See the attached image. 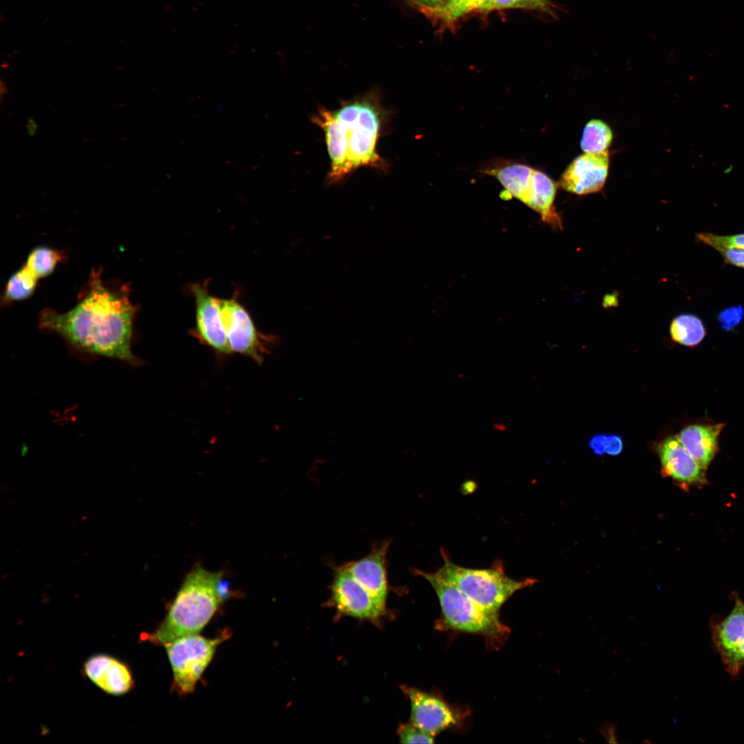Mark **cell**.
I'll return each instance as SVG.
<instances>
[{
    "label": "cell",
    "mask_w": 744,
    "mask_h": 744,
    "mask_svg": "<svg viewBox=\"0 0 744 744\" xmlns=\"http://www.w3.org/2000/svg\"><path fill=\"white\" fill-rule=\"evenodd\" d=\"M712 248L723 256L727 263L744 268V249L721 246H714Z\"/></svg>",
    "instance_id": "cell-27"
},
{
    "label": "cell",
    "mask_w": 744,
    "mask_h": 744,
    "mask_svg": "<svg viewBox=\"0 0 744 744\" xmlns=\"http://www.w3.org/2000/svg\"><path fill=\"white\" fill-rule=\"evenodd\" d=\"M7 92H8V88H7V87H6V83H4V82H3V81L2 80H1V85H0V94H1V100H2V99H3V96L6 95V94H7Z\"/></svg>",
    "instance_id": "cell-33"
},
{
    "label": "cell",
    "mask_w": 744,
    "mask_h": 744,
    "mask_svg": "<svg viewBox=\"0 0 744 744\" xmlns=\"http://www.w3.org/2000/svg\"><path fill=\"white\" fill-rule=\"evenodd\" d=\"M227 634L225 632L215 639L190 634L165 645L173 672V685L178 693L187 694L194 691L217 646Z\"/></svg>",
    "instance_id": "cell-6"
},
{
    "label": "cell",
    "mask_w": 744,
    "mask_h": 744,
    "mask_svg": "<svg viewBox=\"0 0 744 744\" xmlns=\"http://www.w3.org/2000/svg\"><path fill=\"white\" fill-rule=\"evenodd\" d=\"M83 674L108 694L120 696L134 685L132 672L127 664L105 654H94L83 665Z\"/></svg>",
    "instance_id": "cell-13"
},
{
    "label": "cell",
    "mask_w": 744,
    "mask_h": 744,
    "mask_svg": "<svg viewBox=\"0 0 744 744\" xmlns=\"http://www.w3.org/2000/svg\"><path fill=\"white\" fill-rule=\"evenodd\" d=\"M670 333L674 341L684 346L694 347L703 340L706 331L702 320L698 316L683 313L672 320Z\"/></svg>",
    "instance_id": "cell-18"
},
{
    "label": "cell",
    "mask_w": 744,
    "mask_h": 744,
    "mask_svg": "<svg viewBox=\"0 0 744 744\" xmlns=\"http://www.w3.org/2000/svg\"><path fill=\"white\" fill-rule=\"evenodd\" d=\"M557 187V184L547 174L535 168L527 206L539 213L544 222L555 229H561L562 220L554 206Z\"/></svg>",
    "instance_id": "cell-17"
},
{
    "label": "cell",
    "mask_w": 744,
    "mask_h": 744,
    "mask_svg": "<svg viewBox=\"0 0 744 744\" xmlns=\"http://www.w3.org/2000/svg\"><path fill=\"white\" fill-rule=\"evenodd\" d=\"M137 306L130 299L126 284L106 282L94 269L70 310L51 308L39 315L40 330L60 336L74 352L113 358L130 365L139 359L132 347Z\"/></svg>",
    "instance_id": "cell-1"
},
{
    "label": "cell",
    "mask_w": 744,
    "mask_h": 744,
    "mask_svg": "<svg viewBox=\"0 0 744 744\" xmlns=\"http://www.w3.org/2000/svg\"><path fill=\"white\" fill-rule=\"evenodd\" d=\"M415 573L431 584L438 598L441 616L435 623L437 629L481 635L495 648L506 641L510 629L500 621L497 612L481 607L435 572L415 570Z\"/></svg>",
    "instance_id": "cell-4"
},
{
    "label": "cell",
    "mask_w": 744,
    "mask_h": 744,
    "mask_svg": "<svg viewBox=\"0 0 744 744\" xmlns=\"http://www.w3.org/2000/svg\"><path fill=\"white\" fill-rule=\"evenodd\" d=\"M65 258L66 254L62 250L39 245L30 251L24 265L40 279L50 276Z\"/></svg>",
    "instance_id": "cell-20"
},
{
    "label": "cell",
    "mask_w": 744,
    "mask_h": 744,
    "mask_svg": "<svg viewBox=\"0 0 744 744\" xmlns=\"http://www.w3.org/2000/svg\"><path fill=\"white\" fill-rule=\"evenodd\" d=\"M697 240L711 247L721 246L744 249V234L720 236L708 232L696 234Z\"/></svg>",
    "instance_id": "cell-23"
},
{
    "label": "cell",
    "mask_w": 744,
    "mask_h": 744,
    "mask_svg": "<svg viewBox=\"0 0 744 744\" xmlns=\"http://www.w3.org/2000/svg\"><path fill=\"white\" fill-rule=\"evenodd\" d=\"M610 126L599 119H592L585 125L581 139V148L585 153L608 151L612 141Z\"/></svg>",
    "instance_id": "cell-21"
},
{
    "label": "cell",
    "mask_w": 744,
    "mask_h": 744,
    "mask_svg": "<svg viewBox=\"0 0 744 744\" xmlns=\"http://www.w3.org/2000/svg\"><path fill=\"white\" fill-rule=\"evenodd\" d=\"M220 304L231 353L261 359L262 340L246 309L236 298L220 299Z\"/></svg>",
    "instance_id": "cell-10"
},
{
    "label": "cell",
    "mask_w": 744,
    "mask_h": 744,
    "mask_svg": "<svg viewBox=\"0 0 744 744\" xmlns=\"http://www.w3.org/2000/svg\"><path fill=\"white\" fill-rule=\"evenodd\" d=\"M555 8L551 0H494L493 10L518 8L542 12L555 17Z\"/></svg>",
    "instance_id": "cell-22"
},
{
    "label": "cell",
    "mask_w": 744,
    "mask_h": 744,
    "mask_svg": "<svg viewBox=\"0 0 744 744\" xmlns=\"http://www.w3.org/2000/svg\"><path fill=\"white\" fill-rule=\"evenodd\" d=\"M402 743H433L435 736L427 733L411 722L401 725L397 730Z\"/></svg>",
    "instance_id": "cell-24"
},
{
    "label": "cell",
    "mask_w": 744,
    "mask_h": 744,
    "mask_svg": "<svg viewBox=\"0 0 744 744\" xmlns=\"http://www.w3.org/2000/svg\"><path fill=\"white\" fill-rule=\"evenodd\" d=\"M662 471L679 483L691 485L704 483L705 470L690 455L677 436H671L658 446Z\"/></svg>",
    "instance_id": "cell-15"
},
{
    "label": "cell",
    "mask_w": 744,
    "mask_h": 744,
    "mask_svg": "<svg viewBox=\"0 0 744 744\" xmlns=\"http://www.w3.org/2000/svg\"><path fill=\"white\" fill-rule=\"evenodd\" d=\"M192 292L196 302L197 336L218 352L231 353L223 320L220 298L211 296L204 284L193 285Z\"/></svg>",
    "instance_id": "cell-12"
},
{
    "label": "cell",
    "mask_w": 744,
    "mask_h": 744,
    "mask_svg": "<svg viewBox=\"0 0 744 744\" xmlns=\"http://www.w3.org/2000/svg\"><path fill=\"white\" fill-rule=\"evenodd\" d=\"M744 316L742 305L732 306L722 310L718 315V322L723 331H730L737 327Z\"/></svg>",
    "instance_id": "cell-26"
},
{
    "label": "cell",
    "mask_w": 744,
    "mask_h": 744,
    "mask_svg": "<svg viewBox=\"0 0 744 744\" xmlns=\"http://www.w3.org/2000/svg\"><path fill=\"white\" fill-rule=\"evenodd\" d=\"M331 599L338 612L358 619L376 620L385 611L345 566L335 572Z\"/></svg>",
    "instance_id": "cell-9"
},
{
    "label": "cell",
    "mask_w": 744,
    "mask_h": 744,
    "mask_svg": "<svg viewBox=\"0 0 744 744\" xmlns=\"http://www.w3.org/2000/svg\"><path fill=\"white\" fill-rule=\"evenodd\" d=\"M443 565L434 572L453 584L481 607L499 612L503 604L517 591L530 586L535 579H515L508 577L501 561L489 568H471L457 565L442 551Z\"/></svg>",
    "instance_id": "cell-5"
},
{
    "label": "cell",
    "mask_w": 744,
    "mask_h": 744,
    "mask_svg": "<svg viewBox=\"0 0 744 744\" xmlns=\"http://www.w3.org/2000/svg\"><path fill=\"white\" fill-rule=\"evenodd\" d=\"M734 600L727 616L710 623L714 645L725 670L732 676L744 667V603L738 596Z\"/></svg>",
    "instance_id": "cell-8"
},
{
    "label": "cell",
    "mask_w": 744,
    "mask_h": 744,
    "mask_svg": "<svg viewBox=\"0 0 744 744\" xmlns=\"http://www.w3.org/2000/svg\"><path fill=\"white\" fill-rule=\"evenodd\" d=\"M617 724L612 722H605L599 727V730L608 743H617L618 741L616 736Z\"/></svg>",
    "instance_id": "cell-29"
},
{
    "label": "cell",
    "mask_w": 744,
    "mask_h": 744,
    "mask_svg": "<svg viewBox=\"0 0 744 744\" xmlns=\"http://www.w3.org/2000/svg\"><path fill=\"white\" fill-rule=\"evenodd\" d=\"M444 1H445V2H446V4H447V3H448V1H450V0H444Z\"/></svg>",
    "instance_id": "cell-34"
},
{
    "label": "cell",
    "mask_w": 744,
    "mask_h": 744,
    "mask_svg": "<svg viewBox=\"0 0 744 744\" xmlns=\"http://www.w3.org/2000/svg\"><path fill=\"white\" fill-rule=\"evenodd\" d=\"M388 546V544L384 543L364 557L344 566L354 579L384 609L388 592L386 570Z\"/></svg>",
    "instance_id": "cell-14"
},
{
    "label": "cell",
    "mask_w": 744,
    "mask_h": 744,
    "mask_svg": "<svg viewBox=\"0 0 744 744\" xmlns=\"http://www.w3.org/2000/svg\"><path fill=\"white\" fill-rule=\"evenodd\" d=\"M39 278L24 264L8 279L1 296V304L8 305L30 297Z\"/></svg>",
    "instance_id": "cell-19"
},
{
    "label": "cell",
    "mask_w": 744,
    "mask_h": 744,
    "mask_svg": "<svg viewBox=\"0 0 744 744\" xmlns=\"http://www.w3.org/2000/svg\"><path fill=\"white\" fill-rule=\"evenodd\" d=\"M402 689L410 701L411 722L433 736L458 725L464 718L462 710L439 695L408 686Z\"/></svg>",
    "instance_id": "cell-7"
},
{
    "label": "cell",
    "mask_w": 744,
    "mask_h": 744,
    "mask_svg": "<svg viewBox=\"0 0 744 744\" xmlns=\"http://www.w3.org/2000/svg\"><path fill=\"white\" fill-rule=\"evenodd\" d=\"M609 164L608 150L599 153L584 152L568 165L558 185L566 192L578 195L598 192L606 183Z\"/></svg>",
    "instance_id": "cell-11"
},
{
    "label": "cell",
    "mask_w": 744,
    "mask_h": 744,
    "mask_svg": "<svg viewBox=\"0 0 744 744\" xmlns=\"http://www.w3.org/2000/svg\"><path fill=\"white\" fill-rule=\"evenodd\" d=\"M590 446L593 451L599 455L606 453V435H597L590 440Z\"/></svg>",
    "instance_id": "cell-30"
},
{
    "label": "cell",
    "mask_w": 744,
    "mask_h": 744,
    "mask_svg": "<svg viewBox=\"0 0 744 744\" xmlns=\"http://www.w3.org/2000/svg\"><path fill=\"white\" fill-rule=\"evenodd\" d=\"M493 2L494 0H475L474 10H478L482 12L492 11Z\"/></svg>",
    "instance_id": "cell-31"
},
{
    "label": "cell",
    "mask_w": 744,
    "mask_h": 744,
    "mask_svg": "<svg viewBox=\"0 0 744 744\" xmlns=\"http://www.w3.org/2000/svg\"><path fill=\"white\" fill-rule=\"evenodd\" d=\"M385 112L375 91L343 102L336 110L320 108L312 121L323 131L331 165L328 183L343 180L362 167L385 170L377 151Z\"/></svg>",
    "instance_id": "cell-2"
},
{
    "label": "cell",
    "mask_w": 744,
    "mask_h": 744,
    "mask_svg": "<svg viewBox=\"0 0 744 744\" xmlns=\"http://www.w3.org/2000/svg\"><path fill=\"white\" fill-rule=\"evenodd\" d=\"M623 450V442L617 435H606V453L610 455H617Z\"/></svg>",
    "instance_id": "cell-28"
},
{
    "label": "cell",
    "mask_w": 744,
    "mask_h": 744,
    "mask_svg": "<svg viewBox=\"0 0 744 744\" xmlns=\"http://www.w3.org/2000/svg\"><path fill=\"white\" fill-rule=\"evenodd\" d=\"M724 425H690L677 435L683 447L704 469L716 453L718 437Z\"/></svg>",
    "instance_id": "cell-16"
},
{
    "label": "cell",
    "mask_w": 744,
    "mask_h": 744,
    "mask_svg": "<svg viewBox=\"0 0 744 744\" xmlns=\"http://www.w3.org/2000/svg\"><path fill=\"white\" fill-rule=\"evenodd\" d=\"M475 0H450L437 14L447 22H453L474 10Z\"/></svg>",
    "instance_id": "cell-25"
},
{
    "label": "cell",
    "mask_w": 744,
    "mask_h": 744,
    "mask_svg": "<svg viewBox=\"0 0 744 744\" xmlns=\"http://www.w3.org/2000/svg\"><path fill=\"white\" fill-rule=\"evenodd\" d=\"M223 575L221 571L194 567L185 577L164 621L146 639L165 645L201 631L228 595Z\"/></svg>",
    "instance_id": "cell-3"
},
{
    "label": "cell",
    "mask_w": 744,
    "mask_h": 744,
    "mask_svg": "<svg viewBox=\"0 0 744 744\" xmlns=\"http://www.w3.org/2000/svg\"><path fill=\"white\" fill-rule=\"evenodd\" d=\"M26 129H27V132H28V135H30L31 136H34L36 134L37 130H38L37 123L36 122V121L33 118H32L30 116L28 117V122H27V125H26Z\"/></svg>",
    "instance_id": "cell-32"
}]
</instances>
